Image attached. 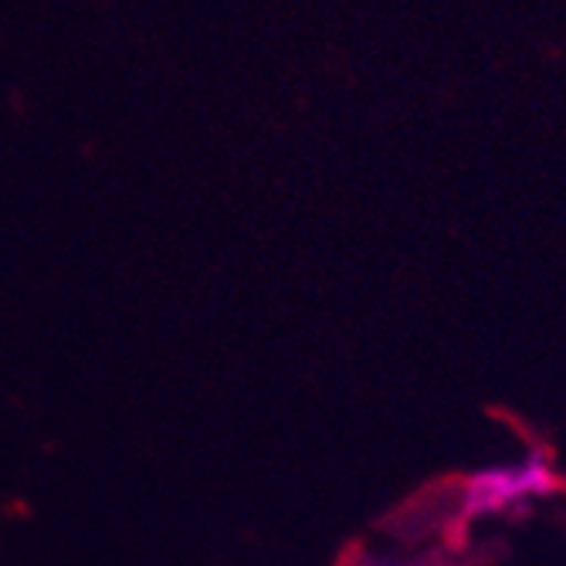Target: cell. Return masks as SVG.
I'll list each match as a JSON object with an SVG mask.
<instances>
[{
  "label": "cell",
  "instance_id": "cell-1",
  "mask_svg": "<svg viewBox=\"0 0 566 566\" xmlns=\"http://www.w3.org/2000/svg\"><path fill=\"white\" fill-rule=\"evenodd\" d=\"M559 489V475L549 469L543 454H530L520 465L485 469L469 479L465 485V509L469 512H502L530 495H549Z\"/></svg>",
  "mask_w": 566,
  "mask_h": 566
}]
</instances>
